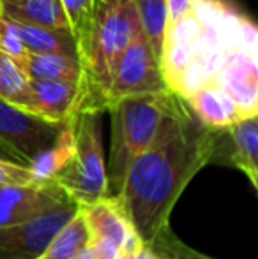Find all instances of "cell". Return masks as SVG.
Segmentation results:
<instances>
[{"label":"cell","mask_w":258,"mask_h":259,"mask_svg":"<svg viewBox=\"0 0 258 259\" xmlns=\"http://www.w3.org/2000/svg\"><path fill=\"white\" fill-rule=\"evenodd\" d=\"M35 178L28 166L0 159V185L4 184H34Z\"/></svg>","instance_id":"24"},{"label":"cell","mask_w":258,"mask_h":259,"mask_svg":"<svg viewBox=\"0 0 258 259\" xmlns=\"http://www.w3.org/2000/svg\"><path fill=\"white\" fill-rule=\"evenodd\" d=\"M221 129L203 125L175 92L152 143L134 157L112 198L145 243L170 228V215L198 171L212 162Z\"/></svg>","instance_id":"1"},{"label":"cell","mask_w":258,"mask_h":259,"mask_svg":"<svg viewBox=\"0 0 258 259\" xmlns=\"http://www.w3.org/2000/svg\"><path fill=\"white\" fill-rule=\"evenodd\" d=\"M78 210V203L67 201L30 221L0 226V259H35Z\"/></svg>","instance_id":"6"},{"label":"cell","mask_w":258,"mask_h":259,"mask_svg":"<svg viewBox=\"0 0 258 259\" xmlns=\"http://www.w3.org/2000/svg\"><path fill=\"white\" fill-rule=\"evenodd\" d=\"M170 90L161 62L152 52L143 30H138L115 65L106 94V111L119 99Z\"/></svg>","instance_id":"5"},{"label":"cell","mask_w":258,"mask_h":259,"mask_svg":"<svg viewBox=\"0 0 258 259\" xmlns=\"http://www.w3.org/2000/svg\"><path fill=\"white\" fill-rule=\"evenodd\" d=\"M133 2L141 30L152 52L161 62L166 37V0H133Z\"/></svg>","instance_id":"20"},{"label":"cell","mask_w":258,"mask_h":259,"mask_svg":"<svg viewBox=\"0 0 258 259\" xmlns=\"http://www.w3.org/2000/svg\"><path fill=\"white\" fill-rule=\"evenodd\" d=\"M30 79H80L82 62L76 55L27 53L20 60Z\"/></svg>","instance_id":"15"},{"label":"cell","mask_w":258,"mask_h":259,"mask_svg":"<svg viewBox=\"0 0 258 259\" xmlns=\"http://www.w3.org/2000/svg\"><path fill=\"white\" fill-rule=\"evenodd\" d=\"M82 211L85 215L92 238L108 240L115 243L119 249L124 245L126 238L131 233L136 231L114 198L104 196L92 205L82 206Z\"/></svg>","instance_id":"13"},{"label":"cell","mask_w":258,"mask_h":259,"mask_svg":"<svg viewBox=\"0 0 258 259\" xmlns=\"http://www.w3.org/2000/svg\"><path fill=\"white\" fill-rule=\"evenodd\" d=\"M212 81L230 94L244 116L258 115L256 34L242 39L227 53Z\"/></svg>","instance_id":"8"},{"label":"cell","mask_w":258,"mask_h":259,"mask_svg":"<svg viewBox=\"0 0 258 259\" xmlns=\"http://www.w3.org/2000/svg\"><path fill=\"white\" fill-rule=\"evenodd\" d=\"M175 92L143 94L119 99L110 106L112 113V150L106 167L108 189L119 192L134 157L140 155L158 134L163 118L173 103Z\"/></svg>","instance_id":"3"},{"label":"cell","mask_w":258,"mask_h":259,"mask_svg":"<svg viewBox=\"0 0 258 259\" xmlns=\"http://www.w3.org/2000/svg\"><path fill=\"white\" fill-rule=\"evenodd\" d=\"M75 150L53 182L80 206L92 205L108 192L106 162L99 129V113L75 111L67 120Z\"/></svg>","instance_id":"4"},{"label":"cell","mask_w":258,"mask_h":259,"mask_svg":"<svg viewBox=\"0 0 258 259\" xmlns=\"http://www.w3.org/2000/svg\"><path fill=\"white\" fill-rule=\"evenodd\" d=\"M214 160L241 169L258 187V115L242 116L219 131Z\"/></svg>","instance_id":"10"},{"label":"cell","mask_w":258,"mask_h":259,"mask_svg":"<svg viewBox=\"0 0 258 259\" xmlns=\"http://www.w3.org/2000/svg\"><path fill=\"white\" fill-rule=\"evenodd\" d=\"M72 150H75L72 131L69 122H65L55 143L28 162V169L32 171L35 182H53V177L69 162Z\"/></svg>","instance_id":"18"},{"label":"cell","mask_w":258,"mask_h":259,"mask_svg":"<svg viewBox=\"0 0 258 259\" xmlns=\"http://www.w3.org/2000/svg\"><path fill=\"white\" fill-rule=\"evenodd\" d=\"M13 2H16V0H2V6L4 4H13Z\"/></svg>","instance_id":"30"},{"label":"cell","mask_w":258,"mask_h":259,"mask_svg":"<svg viewBox=\"0 0 258 259\" xmlns=\"http://www.w3.org/2000/svg\"><path fill=\"white\" fill-rule=\"evenodd\" d=\"M0 159L4 160H11V162H18V164H25V166H28L27 162H25L23 159H21L20 155L16 154L14 150H11L7 145H4L2 141H0Z\"/></svg>","instance_id":"28"},{"label":"cell","mask_w":258,"mask_h":259,"mask_svg":"<svg viewBox=\"0 0 258 259\" xmlns=\"http://www.w3.org/2000/svg\"><path fill=\"white\" fill-rule=\"evenodd\" d=\"M90 247H92L96 259H115L119 250H121L115 243L108 242V240H101V238H92Z\"/></svg>","instance_id":"26"},{"label":"cell","mask_w":258,"mask_h":259,"mask_svg":"<svg viewBox=\"0 0 258 259\" xmlns=\"http://www.w3.org/2000/svg\"><path fill=\"white\" fill-rule=\"evenodd\" d=\"M62 127L64 123L0 99V141L27 164L55 143Z\"/></svg>","instance_id":"7"},{"label":"cell","mask_w":258,"mask_h":259,"mask_svg":"<svg viewBox=\"0 0 258 259\" xmlns=\"http://www.w3.org/2000/svg\"><path fill=\"white\" fill-rule=\"evenodd\" d=\"M186 101L200 122L210 129H227L244 116L230 94L221 89L216 81L203 83L190 97H186Z\"/></svg>","instance_id":"12"},{"label":"cell","mask_w":258,"mask_h":259,"mask_svg":"<svg viewBox=\"0 0 258 259\" xmlns=\"http://www.w3.org/2000/svg\"><path fill=\"white\" fill-rule=\"evenodd\" d=\"M14 23L28 53H65L80 57L76 39L69 28L41 27L16 20Z\"/></svg>","instance_id":"14"},{"label":"cell","mask_w":258,"mask_h":259,"mask_svg":"<svg viewBox=\"0 0 258 259\" xmlns=\"http://www.w3.org/2000/svg\"><path fill=\"white\" fill-rule=\"evenodd\" d=\"M128 259H163L161 256L158 254V250L151 245V243H141L133 254H129Z\"/></svg>","instance_id":"27"},{"label":"cell","mask_w":258,"mask_h":259,"mask_svg":"<svg viewBox=\"0 0 258 259\" xmlns=\"http://www.w3.org/2000/svg\"><path fill=\"white\" fill-rule=\"evenodd\" d=\"M94 2L96 0H62V7L67 16L69 27L78 45V55L85 46L87 37L90 32V23H92Z\"/></svg>","instance_id":"21"},{"label":"cell","mask_w":258,"mask_h":259,"mask_svg":"<svg viewBox=\"0 0 258 259\" xmlns=\"http://www.w3.org/2000/svg\"><path fill=\"white\" fill-rule=\"evenodd\" d=\"M72 259H96V256H94V250H92V247L90 245H87V247H83L82 250H80L78 254H76Z\"/></svg>","instance_id":"29"},{"label":"cell","mask_w":258,"mask_h":259,"mask_svg":"<svg viewBox=\"0 0 258 259\" xmlns=\"http://www.w3.org/2000/svg\"><path fill=\"white\" fill-rule=\"evenodd\" d=\"M141 28L133 0H96L85 46L80 52L82 78L75 111H106V94L115 65Z\"/></svg>","instance_id":"2"},{"label":"cell","mask_w":258,"mask_h":259,"mask_svg":"<svg viewBox=\"0 0 258 259\" xmlns=\"http://www.w3.org/2000/svg\"><path fill=\"white\" fill-rule=\"evenodd\" d=\"M28 81L30 78L23 71L20 60L0 52V99L32 111Z\"/></svg>","instance_id":"19"},{"label":"cell","mask_w":258,"mask_h":259,"mask_svg":"<svg viewBox=\"0 0 258 259\" xmlns=\"http://www.w3.org/2000/svg\"><path fill=\"white\" fill-rule=\"evenodd\" d=\"M151 245L158 250V254L163 259H214V257L205 256V254H202V252H196L191 247L184 245V243L173 235L170 228H166L165 231L159 233Z\"/></svg>","instance_id":"22"},{"label":"cell","mask_w":258,"mask_h":259,"mask_svg":"<svg viewBox=\"0 0 258 259\" xmlns=\"http://www.w3.org/2000/svg\"><path fill=\"white\" fill-rule=\"evenodd\" d=\"M32 111L52 122L65 123L80 99V79H30Z\"/></svg>","instance_id":"11"},{"label":"cell","mask_w":258,"mask_h":259,"mask_svg":"<svg viewBox=\"0 0 258 259\" xmlns=\"http://www.w3.org/2000/svg\"><path fill=\"white\" fill-rule=\"evenodd\" d=\"M0 13L9 16L11 20L23 21V23L71 30L62 7V0H16L13 4H4Z\"/></svg>","instance_id":"16"},{"label":"cell","mask_w":258,"mask_h":259,"mask_svg":"<svg viewBox=\"0 0 258 259\" xmlns=\"http://www.w3.org/2000/svg\"><path fill=\"white\" fill-rule=\"evenodd\" d=\"M72 201L55 182L0 185V226L30 221L52 208Z\"/></svg>","instance_id":"9"},{"label":"cell","mask_w":258,"mask_h":259,"mask_svg":"<svg viewBox=\"0 0 258 259\" xmlns=\"http://www.w3.org/2000/svg\"><path fill=\"white\" fill-rule=\"evenodd\" d=\"M0 52L11 55L16 60H21L28 52L20 37L14 20L0 13Z\"/></svg>","instance_id":"23"},{"label":"cell","mask_w":258,"mask_h":259,"mask_svg":"<svg viewBox=\"0 0 258 259\" xmlns=\"http://www.w3.org/2000/svg\"><path fill=\"white\" fill-rule=\"evenodd\" d=\"M195 4L196 0H166V27L193 13Z\"/></svg>","instance_id":"25"},{"label":"cell","mask_w":258,"mask_h":259,"mask_svg":"<svg viewBox=\"0 0 258 259\" xmlns=\"http://www.w3.org/2000/svg\"><path fill=\"white\" fill-rule=\"evenodd\" d=\"M0 9H2V0H0Z\"/></svg>","instance_id":"31"},{"label":"cell","mask_w":258,"mask_h":259,"mask_svg":"<svg viewBox=\"0 0 258 259\" xmlns=\"http://www.w3.org/2000/svg\"><path fill=\"white\" fill-rule=\"evenodd\" d=\"M92 235L80 206L78 213L50 240L46 249L35 259H72L83 247L90 245Z\"/></svg>","instance_id":"17"}]
</instances>
